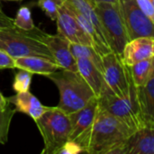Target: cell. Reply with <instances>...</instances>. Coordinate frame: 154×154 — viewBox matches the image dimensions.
Segmentation results:
<instances>
[{
	"mask_svg": "<svg viewBox=\"0 0 154 154\" xmlns=\"http://www.w3.org/2000/svg\"><path fill=\"white\" fill-rule=\"evenodd\" d=\"M13 22L14 25L16 28L23 31H30L35 27L32 17L31 10L28 6L25 5L21 6L19 8V10L16 13L15 18L13 19Z\"/></svg>",
	"mask_w": 154,
	"mask_h": 154,
	"instance_id": "20",
	"label": "cell"
},
{
	"mask_svg": "<svg viewBox=\"0 0 154 154\" xmlns=\"http://www.w3.org/2000/svg\"><path fill=\"white\" fill-rule=\"evenodd\" d=\"M154 39L153 37H138L130 40L124 47L121 54V60L126 66L143 60L153 58Z\"/></svg>",
	"mask_w": 154,
	"mask_h": 154,
	"instance_id": "12",
	"label": "cell"
},
{
	"mask_svg": "<svg viewBox=\"0 0 154 154\" xmlns=\"http://www.w3.org/2000/svg\"><path fill=\"white\" fill-rule=\"evenodd\" d=\"M69 50L72 56L75 59H79V58L87 59L90 60L93 64H95L99 70L101 71L103 70L102 55L98 53L93 46L69 42Z\"/></svg>",
	"mask_w": 154,
	"mask_h": 154,
	"instance_id": "19",
	"label": "cell"
},
{
	"mask_svg": "<svg viewBox=\"0 0 154 154\" xmlns=\"http://www.w3.org/2000/svg\"><path fill=\"white\" fill-rule=\"evenodd\" d=\"M128 68L134 84L136 87L143 86L147 82L151 74L154 72L153 58L141 60L132 66H128Z\"/></svg>",
	"mask_w": 154,
	"mask_h": 154,
	"instance_id": "18",
	"label": "cell"
},
{
	"mask_svg": "<svg viewBox=\"0 0 154 154\" xmlns=\"http://www.w3.org/2000/svg\"><path fill=\"white\" fill-rule=\"evenodd\" d=\"M97 107V97H94L84 107L69 114L71 127L69 140L79 144L83 148L84 152H86Z\"/></svg>",
	"mask_w": 154,
	"mask_h": 154,
	"instance_id": "9",
	"label": "cell"
},
{
	"mask_svg": "<svg viewBox=\"0 0 154 154\" xmlns=\"http://www.w3.org/2000/svg\"><path fill=\"white\" fill-rule=\"evenodd\" d=\"M0 50L14 59L39 56L53 60L46 45L33 35L32 30L23 31L15 26L0 29Z\"/></svg>",
	"mask_w": 154,
	"mask_h": 154,
	"instance_id": "5",
	"label": "cell"
},
{
	"mask_svg": "<svg viewBox=\"0 0 154 154\" xmlns=\"http://www.w3.org/2000/svg\"><path fill=\"white\" fill-rule=\"evenodd\" d=\"M35 124L43 140L42 154L59 153L69 139L71 127L69 115L57 106H48Z\"/></svg>",
	"mask_w": 154,
	"mask_h": 154,
	"instance_id": "3",
	"label": "cell"
},
{
	"mask_svg": "<svg viewBox=\"0 0 154 154\" xmlns=\"http://www.w3.org/2000/svg\"><path fill=\"white\" fill-rule=\"evenodd\" d=\"M153 153L154 127L139 128L130 135L124 147V154Z\"/></svg>",
	"mask_w": 154,
	"mask_h": 154,
	"instance_id": "14",
	"label": "cell"
},
{
	"mask_svg": "<svg viewBox=\"0 0 154 154\" xmlns=\"http://www.w3.org/2000/svg\"><path fill=\"white\" fill-rule=\"evenodd\" d=\"M134 132L99 106L90 131L86 152L124 154V147Z\"/></svg>",
	"mask_w": 154,
	"mask_h": 154,
	"instance_id": "1",
	"label": "cell"
},
{
	"mask_svg": "<svg viewBox=\"0 0 154 154\" xmlns=\"http://www.w3.org/2000/svg\"><path fill=\"white\" fill-rule=\"evenodd\" d=\"M16 113L15 109L7 108L0 110V143L5 144L8 140V133L12 119Z\"/></svg>",
	"mask_w": 154,
	"mask_h": 154,
	"instance_id": "21",
	"label": "cell"
},
{
	"mask_svg": "<svg viewBox=\"0 0 154 154\" xmlns=\"http://www.w3.org/2000/svg\"><path fill=\"white\" fill-rule=\"evenodd\" d=\"M15 69L14 59L11 57L9 54H7L5 51L0 50V69Z\"/></svg>",
	"mask_w": 154,
	"mask_h": 154,
	"instance_id": "26",
	"label": "cell"
},
{
	"mask_svg": "<svg viewBox=\"0 0 154 154\" xmlns=\"http://www.w3.org/2000/svg\"><path fill=\"white\" fill-rule=\"evenodd\" d=\"M10 103L8 98H6L1 92H0V110H4L9 106Z\"/></svg>",
	"mask_w": 154,
	"mask_h": 154,
	"instance_id": "28",
	"label": "cell"
},
{
	"mask_svg": "<svg viewBox=\"0 0 154 154\" xmlns=\"http://www.w3.org/2000/svg\"><path fill=\"white\" fill-rule=\"evenodd\" d=\"M103 76L110 90L117 97H125L129 91L130 71L121 57L111 51L102 56Z\"/></svg>",
	"mask_w": 154,
	"mask_h": 154,
	"instance_id": "7",
	"label": "cell"
},
{
	"mask_svg": "<svg viewBox=\"0 0 154 154\" xmlns=\"http://www.w3.org/2000/svg\"><path fill=\"white\" fill-rule=\"evenodd\" d=\"M9 103L14 106L16 112L29 116L34 122L38 120L44 112L48 109L42 102L29 90L24 92H18L16 95L8 98Z\"/></svg>",
	"mask_w": 154,
	"mask_h": 154,
	"instance_id": "16",
	"label": "cell"
},
{
	"mask_svg": "<svg viewBox=\"0 0 154 154\" xmlns=\"http://www.w3.org/2000/svg\"><path fill=\"white\" fill-rule=\"evenodd\" d=\"M136 92L143 125L154 127V72L143 86L136 87Z\"/></svg>",
	"mask_w": 154,
	"mask_h": 154,
	"instance_id": "15",
	"label": "cell"
},
{
	"mask_svg": "<svg viewBox=\"0 0 154 154\" xmlns=\"http://www.w3.org/2000/svg\"><path fill=\"white\" fill-rule=\"evenodd\" d=\"M32 75L33 74H32L27 70L19 69V71L15 73L14 78V81H13L14 90L16 93L28 91L30 89Z\"/></svg>",
	"mask_w": 154,
	"mask_h": 154,
	"instance_id": "22",
	"label": "cell"
},
{
	"mask_svg": "<svg viewBox=\"0 0 154 154\" xmlns=\"http://www.w3.org/2000/svg\"><path fill=\"white\" fill-rule=\"evenodd\" d=\"M98 106L125 124L133 132L143 127L137 99L136 86L130 74L129 91L125 97H117L113 92H106L97 98Z\"/></svg>",
	"mask_w": 154,
	"mask_h": 154,
	"instance_id": "4",
	"label": "cell"
},
{
	"mask_svg": "<svg viewBox=\"0 0 154 154\" xmlns=\"http://www.w3.org/2000/svg\"><path fill=\"white\" fill-rule=\"evenodd\" d=\"M55 21L57 22L58 33L64 36L69 42L94 47L90 37L83 30L72 13L63 4V2L59 6L58 14Z\"/></svg>",
	"mask_w": 154,
	"mask_h": 154,
	"instance_id": "11",
	"label": "cell"
},
{
	"mask_svg": "<svg viewBox=\"0 0 154 154\" xmlns=\"http://www.w3.org/2000/svg\"><path fill=\"white\" fill-rule=\"evenodd\" d=\"M61 3L62 0H38L37 5L51 21H55L57 18L59 6Z\"/></svg>",
	"mask_w": 154,
	"mask_h": 154,
	"instance_id": "23",
	"label": "cell"
},
{
	"mask_svg": "<svg viewBox=\"0 0 154 154\" xmlns=\"http://www.w3.org/2000/svg\"><path fill=\"white\" fill-rule=\"evenodd\" d=\"M4 14V12H3V10H2V5H1V4H0V14Z\"/></svg>",
	"mask_w": 154,
	"mask_h": 154,
	"instance_id": "30",
	"label": "cell"
},
{
	"mask_svg": "<svg viewBox=\"0 0 154 154\" xmlns=\"http://www.w3.org/2000/svg\"><path fill=\"white\" fill-rule=\"evenodd\" d=\"M135 2L141 10L154 21V0H135Z\"/></svg>",
	"mask_w": 154,
	"mask_h": 154,
	"instance_id": "25",
	"label": "cell"
},
{
	"mask_svg": "<svg viewBox=\"0 0 154 154\" xmlns=\"http://www.w3.org/2000/svg\"><path fill=\"white\" fill-rule=\"evenodd\" d=\"M79 73L86 80L93 90L96 97H101L106 92H112L106 85L103 73L90 60L83 58L76 59Z\"/></svg>",
	"mask_w": 154,
	"mask_h": 154,
	"instance_id": "13",
	"label": "cell"
},
{
	"mask_svg": "<svg viewBox=\"0 0 154 154\" xmlns=\"http://www.w3.org/2000/svg\"><path fill=\"white\" fill-rule=\"evenodd\" d=\"M45 77L51 79L59 90L60 102L57 107L68 115L84 107L96 97L79 71L60 69Z\"/></svg>",
	"mask_w": 154,
	"mask_h": 154,
	"instance_id": "2",
	"label": "cell"
},
{
	"mask_svg": "<svg viewBox=\"0 0 154 154\" xmlns=\"http://www.w3.org/2000/svg\"><path fill=\"white\" fill-rule=\"evenodd\" d=\"M15 69H24L32 74L46 76L60 68L53 60L39 56H26L14 59Z\"/></svg>",
	"mask_w": 154,
	"mask_h": 154,
	"instance_id": "17",
	"label": "cell"
},
{
	"mask_svg": "<svg viewBox=\"0 0 154 154\" xmlns=\"http://www.w3.org/2000/svg\"><path fill=\"white\" fill-rule=\"evenodd\" d=\"M118 8L130 40L153 37L154 21L141 10L135 0H118Z\"/></svg>",
	"mask_w": 154,
	"mask_h": 154,
	"instance_id": "8",
	"label": "cell"
},
{
	"mask_svg": "<svg viewBox=\"0 0 154 154\" xmlns=\"http://www.w3.org/2000/svg\"><path fill=\"white\" fill-rule=\"evenodd\" d=\"M6 1H22V0H6Z\"/></svg>",
	"mask_w": 154,
	"mask_h": 154,
	"instance_id": "31",
	"label": "cell"
},
{
	"mask_svg": "<svg viewBox=\"0 0 154 154\" xmlns=\"http://www.w3.org/2000/svg\"><path fill=\"white\" fill-rule=\"evenodd\" d=\"M95 11L99 18L111 51L121 56L125 45L130 39L118 5L97 3L95 5Z\"/></svg>",
	"mask_w": 154,
	"mask_h": 154,
	"instance_id": "6",
	"label": "cell"
},
{
	"mask_svg": "<svg viewBox=\"0 0 154 154\" xmlns=\"http://www.w3.org/2000/svg\"><path fill=\"white\" fill-rule=\"evenodd\" d=\"M89 1L93 3L94 5L97 3H111V4L118 5V0H89Z\"/></svg>",
	"mask_w": 154,
	"mask_h": 154,
	"instance_id": "29",
	"label": "cell"
},
{
	"mask_svg": "<svg viewBox=\"0 0 154 154\" xmlns=\"http://www.w3.org/2000/svg\"><path fill=\"white\" fill-rule=\"evenodd\" d=\"M84 152L83 148L73 141H67L58 154H79Z\"/></svg>",
	"mask_w": 154,
	"mask_h": 154,
	"instance_id": "24",
	"label": "cell"
},
{
	"mask_svg": "<svg viewBox=\"0 0 154 154\" xmlns=\"http://www.w3.org/2000/svg\"><path fill=\"white\" fill-rule=\"evenodd\" d=\"M33 35L46 45L52 56L53 61L60 69L71 71H78L76 59L72 56L69 50V42L61 34H49L36 26L32 30Z\"/></svg>",
	"mask_w": 154,
	"mask_h": 154,
	"instance_id": "10",
	"label": "cell"
},
{
	"mask_svg": "<svg viewBox=\"0 0 154 154\" xmlns=\"http://www.w3.org/2000/svg\"><path fill=\"white\" fill-rule=\"evenodd\" d=\"M14 22L13 19L7 16L5 13L0 14V29H5V28H10L14 27Z\"/></svg>",
	"mask_w": 154,
	"mask_h": 154,
	"instance_id": "27",
	"label": "cell"
}]
</instances>
